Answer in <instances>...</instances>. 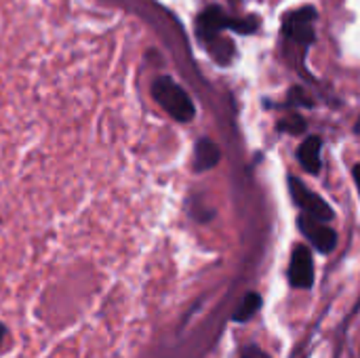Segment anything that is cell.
<instances>
[{"label": "cell", "mask_w": 360, "mask_h": 358, "mask_svg": "<svg viewBox=\"0 0 360 358\" xmlns=\"http://www.w3.org/2000/svg\"><path fill=\"white\" fill-rule=\"evenodd\" d=\"M152 97L160 108L179 122H190L196 116V108L190 95L169 76H160L152 82Z\"/></svg>", "instance_id": "cell-1"}, {"label": "cell", "mask_w": 360, "mask_h": 358, "mask_svg": "<svg viewBox=\"0 0 360 358\" xmlns=\"http://www.w3.org/2000/svg\"><path fill=\"white\" fill-rule=\"evenodd\" d=\"M226 27L240 30V32H253V30L257 27V23H255V21H249V23H245V21H234V19H230V17H228L221 8H217V6L207 8V11L198 17V34H200L202 40H213V38H217V34H219L221 30H226Z\"/></svg>", "instance_id": "cell-2"}, {"label": "cell", "mask_w": 360, "mask_h": 358, "mask_svg": "<svg viewBox=\"0 0 360 358\" xmlns=\"http://www.w3.org/2000/svg\"><path fill=\"white\" fill-rule=\"evenodd\" d=\"M289 188H291V196H293L295 205L302 209L304 215H310V217H314V219H319V222H325V224H329V222L333 219L331 207H329L319 194L310 192L300 179L289 177Z\"/></svg>", "instance_id": "cell-3"}, {"label": "cell", "mask_w": 360, "mask_h": 358, "mask_svg": "<svg viewBox=\"0 0 360 358\" xmlns=\"http://www.w3.org/2000/svg\"><path fill=\"white\" fill-rule=\"evenodd\" d=\"M300 230L321 253H331L338 247V234L325 222H319V219L302 213L300 215Z\"/></svg>", "instance_id": "cell-4"}, {"label": "cell", "mask_w": 360, "mask_h": 358, "mask_svg": "<svg viewBox=\"0 0 360 358\" xmlns=\"http://www.w3.org/2000/svg\"><path fill=\"white\" fill-rule=\"evenodd\" d=\"M289 283L295 289H310L314 283V262L308 247H295L289 264Z\"/></svg>", "instance_id": "cell-5"}, {"label": "cell", "mask_w": 360, "mask_h": 358, "mask_svg": "<svg viewBox=\"0 0 360 358\" xmlns=\"http://www.w3.org/2000/svg\"><path fill=\"white\" fill-rule=\"evenodd\" d=\"M314 19H316V11L314 8H310V6L300 8L293 15H289L285 30H287V34L293 40L308 44L314 38Z\"/></svg>", "instance_id": "cell-6"}, {"label": "cell", "mask_w": 360, "mask_h": 358, "mask_svg": "<svg viewBox=\"0 0 360 358\" xmlns=\"http://www.w3.org/2000/svg\"><path fill=\"white\" fill-rule=\"evenodd\" d=\"M321 148H323V141L316 135H310L302 141L297 150V160L308 173L321 171Z\"/></svg>", "instance_id": "cell-7"}, {"label": "cell", "mask_w": 360, "mask_h": 358, "mask_svg": "<svg viewBox=\"0 0 360 358\" xmlns=\"http://www.w3.org/2000/svg\"><path fill=\"white\" fill-rule=\"evenodd\" d=\"M219 158H221V152H219V148L211 139L202 137L196 143V150H194V169L196 171H209V169H213L219 162Z\"/></svg>", "instance_id": "cell-8"}, {"label": "cell", "mask_w": 360, "mask_h": 358, "mask_svg": "<svg viewBox=\"0 0 360 358\" xmlns=\"http://www.w3.org/2000/svg\"><path fill=\"white\" fill-rule=\"evenodd\" d=\"M259 306H262V298H259L257 293H249V295L240 302V306L236 308V312H234V321H236V323H245V321H249V319L259 310Z\"/></svg>", "instance_id": "cell-9"}, {"label": "cell", "mask_w": 360, "mask_h": 358, "mask_svg": "<svg viewBox=\"0 0 360 358\" xmlns=\"http://www.w3.org/2000/svg\"><path fill=\"white\" fill-rule=\"evenodd\" d=\"M278 131H285V133H291V135H300V133H304V131H306V122H304L300 116H295V118H287V120H281Z\"/></svg>", "instance_id": "cell-10"}, {"label": "cell", "mask_w": 360, "mask_h": 358, "mask_svg": "<svg viewBox=\"0 0 360 358\" xmlns=\"http://www.w3.org/2000/svg\"><path fill=\"white\" fill-rule=\"evenodd\" d=\"M243 358H270L266 352H262L259 348H255V346H249V348H245L243 350Z\"/></svg>", "instance_id": "cell-11"}, {"label": "cell", "mask_w": 360, "mask_h": 358, "mask_svg": "<svg viewBox=\"0 0 360 358\" xmlns=\"http://www.w3.org/2000/svg\"><path fill=\"white\" fill-rule=\"evenodd\" d=\"M354 181H356V188H359V196H360V165L354 167Z\"/></svg>", "instance_id": "cell-12"}, {"label": "cell", "mask_w": 360, "mask_h": 358, "mask_svg": "<svg viewBox=\"0 0 360 358\" xmlns=\"http://www.w3.org/2000/svg\"><path fill=\"white\" fill-rule=\"evenodd\" d=\"M2 338H4V327L0 325V342H2Z\"/></svg>", "instance_id": "cell-13"}, {"label": "cell", "mask_w": 360, "mask_h": 358, "mask_svg": "<svg viewBox=\"0 0 360 358\" xmlns=\"http://www.w3.org/2000/svg\"><path fill=\"white\" fill-rule=\"evenodd\" d=\"M356 133H360V120L356 122Z\"/></svg>", "instance_id": "cell-14"}]
</instances>
